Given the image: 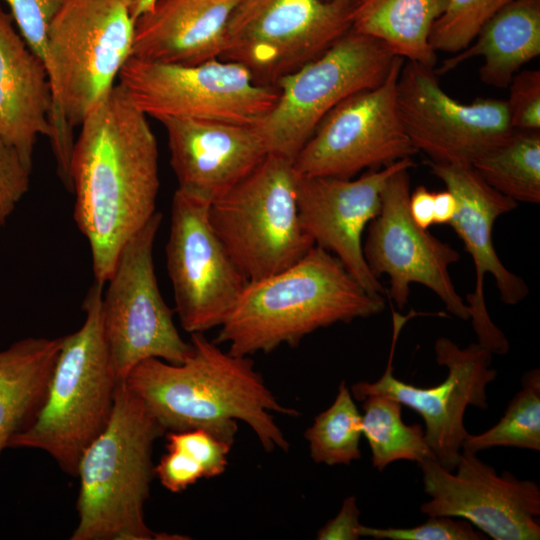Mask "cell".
<instances>
[{
    "instance_id": "d6986e66",
    "label": "cell",
    "mask_w": 540,
    "mask_h": 540,
    "mask_svg": "<svg viewBox=\"0 0 540 540\" xmlns=\"http://www.w3.org/2000/svg\"><path fill=\"white\" fill-rule=\"evenodd\" d=\"M414 165L412 158H405L355 180L297 173V207L304 231L315 245L336 256L374 296H383L386 289L367 265L363 232L380 212L387 179L397 170Z\"/></svg>"
},
{
    "instance_id": "ffe728a7",
    "label": "cell",
    "mask_w": 540,
    "mask_h": 540,
    "mask_svg": "<svg viewBox=\"0 0 540 540\" xmlns=\"http://www.w3.org/2000/svg\"><path fill=\"white\" fill-rule=\"evenodd\" d=\"M178 190L211 204L269 154L255 126L164 117Z\"/></svg>"
},
{
    "instance_id": "836d02e7",
    "label": "cell",
    "mask_w": 540,
    "mask_h": 540,
    "mask_svg": "<svg viewBox=\"0 0 540 540\" xmlns=\"http://www.w3.org/2000/svg\"><path fill=\"white\" fill-rule=\"evenodd\" d=\"M506 100L514 130H540V70L524 69L514 75Z\"/></svg>"
},
{
    "instance_id": "9a60e30c",
    "label": "cell",
    "mask_w": 540,
    "mask_h": 540,
    "mask_svg": "<svg viewBox=\"0 0 540 540\" xmlns=\"http://www.w3.org/2000/svg\"><path fill=\"white\" fill-rule=\"evenodd\" d=\"M438 77L434 67L404 61L397 80L401 120L417 152L428 160L471 165L514 130L507 102H459L442 89Z\"/></svg>"
},
{
    "instance_id": "9c48e42d",
    "label": "cell",
    "mask_w": 540,
    "mask_h": 540,
    "mask_svg": "<svg viewBox=\"0 0 540 540\" xmlns=\"http://www.w3.org/2000/svg\"><path fill=\"white\" fill-rule=\"evenodd\" d=\"M117 84L147 117L257 125L274 107L278 90L257 83L242 65L215 59L179 65L131 56Z\"/></svg>"
},
{
    "instance_id": "60d3db41",
    "label": "cell",
    "mask_w": 540,
    "mask_h": 540,
    "mask_svg": "<svg viewBox=\"0 0 540 540\" xmlns=\"http://www.w3.org/2000/svg\"><path fill=\"white\" fill-rule=\"evenodd\" d=\"M347 1H349L350 3H352V4L354 5V4H355L356 2H358L359 0H347Z\"/></svg>"
},
{
    "instance_id": "44dd1931",
    "label": "cell",
    "mask_w": 540,
    "mask_h": 540,
    "mask_svg": "<svg viewBox=\"0 0 540 540\" xmlns=\"http://www.w3.org/2000/svg\"><path fill=\"white\" fill-rule=\"evenodd\" d=\"M242 0H158L135 21L132 56L197 65L220 59L226 28Z\"/></svg>"
},
{
    "instance_id": "4316f807",
    "label": "cell",
    "mask_w": 540,
    "mask_h": 540,
    "mask_svg": "<svg viewBox=\"0 0 540 540\" xmlns=\"http://www.w3.org/2000/svg\"><path fill=\"white\" fill-rule=\"evenodd\" d=\"M362 402V435L370 446L374 468L382 472L397 460L418 463L426 455H432L423 426L404 423L402 404L378 394L369 395Z\"/></svg>"
},
{
    "instance_id": "30bf717a",
    "label": "cell",
    "mask_w": 540,
    "mask_h": 540,
    "mask_svg": "<svg viewBox=\"0 0 540 540\" xmlns=\"http://www.w3.org/2000/svg\"><path fill=\"white\" fill-rule=\"evenodd\" d=\"M352 7L347 0H242L228 20L220 59L274 86L351 29Z\"/></svg>"
},
{
    "instance_id": "5bb4252c",
    "label": "cell",
    "mask_w": 540,
    "mask_h": 540,
    "mask_svg": "<svg viewBox=\"0 0 540 540\" xmlns=\"http://www.w3.org/2000/svg\"><path fill=\"white\" fill-rule=\"evenodd\" d=\"M209 205L178 189L172 198L167 270L174 312L190 334L220 327L249 282L214 232Z\"/></svg>"
},
{
    "instance_id": "f546056e",
    "label": "cell",
    "mask_w": 540,
    "mask_h": 540,
    "mask_svg": "<svg viewBox=\"0 0 540 540\" xmlns=\"http://www.w3.org/2000/svg\"><path fill=\"white\" fill-rule=\"evenodd\" d=\"M514 0H448L434 23L430 45L435 51L455 54L466 48L497 12Z\"/></svg>"
},
{
    "instance_id": "4fadbf2b",
    "label": "cell",
    "mask_w": 540,
    "mask_h": 540,
    "mask_svg": "<svg viewBox=\"0 0 540 540\" xmlns=\"http://www.w3.org/2000/svg\"><path fill=\"white\" fill-rule=\"evenodd\" d=\"M404 61L396 56L379 85L349 96L327 113L293 161L299 175L349 179L418 153L397 103Z\"/></svg>"
},
{
    "instance_id": "8992f818",
    "label": "cell",
    "mask_w": 540,
    "mask_h": 540,
    "mask_svg": "<svg viewBox=\"0 0 540 540\" xmlns=\"http://www.w3.org/2000/svg\"><path fill=\"white\" fill-rule=\"evenodd\" d=\"M102 290L96 281L89 288L84 323L62 336L43 404L9 445L46 452L74 477L83 453L108 424L119 383L104 337Z\"/></svg>"
},
{
    "instance_id": "83f0119b",
    "label": "cell",
    "mask_w": 540,
    "mask_h": 540,
    "mask_svg": "<svg viewBox=\"0 0 540 540\" xmlns=\"http://www.w3.org/2000/svg\"><path fill=\"white\" fill-rule=\"evenodd\" d=\"M304 436L315 463L349 465L361 458L362 415L344 380L333 403L314 418Z\"/></svg>"
},
{
    "instance_id": "ba28073f",
    "label": "cell",
    "mask_w": 540,
    "mask_h": 540,
    "mask_svg": "<svg viewBox=\"0 0 540 540\" xmlns=\"http://www.w3.org/2000/svg\"><path fill=\"white\" fill-rule=\"evenodd\" d=\"M395 57L379 40L350 29L319 57L280 78L274 107L255 125L268 153L293 162L327 113L379 85Z\"/></svg>"
},
{
    "instance_id": "1f68e13d",
    "label": "cell",
    "mask_w": 540,
    "mask_h": 540,
    "mask_svg": "<svg viewBox=\"0 0 540 540\" xmlns=\"http://www.w3.org/2000/svg\"><path fill=\"white\" fill-rule=\"evenodd\" d=\"M28 47L44 62L47 33L51 22L67 0H4Z\"/></svg>"
},
{
    "instance_id": "7402d4cb",
    "label": "cell",
    "mask_w": 540,
    "mask_h": 540,
    "mask_svg": "<svg viewBox=\"0 0 540 540\" xmlns=\"http://www.w3.org/2000/svg\"><path fill=\"white\" fill-rule=\"evenodd\" d=\"M51 110L46 66L0 4V132L30 170L37 139L50 136Z\"/></svg>"
},
{
    "instance_id": "d6a6232c",
    "label": "cell",
    "mask_w": 540,
    "mask_h": 540,
    "mask_svg": "<svg viewBox=\"0 0 540 540\" xmlns=\"http://www.w3.org/2000/svg\"><path fill=\"white\" fill-rule=\"evenodd\" d=\"M166 440L167 447L190 455L201 466L204 478L217 477L225 472L232 444L212 433L204 429L169 431Z\"/></svg>"
},
{
    "instance_id": "4dcf8cb0",
    "label": "cell",
    "mask_w": 540,
    "mask_h": 540,
    "mask_svg": "<svg viewBox=\"0 0 540 540\" xmlns=\"http://www.w3.org/2000/svg\"><path fill=\"white\" fill-rule=\"evenodd\" d=\"M360 535L376 540H483L488 538L476 531L467 520L449 516H429L425 523L410 528H375L361 525Z\"/></svg>"
},
{
    "instance_id": "7c38bea8",
    "label": "cell",
    "mask_w": 540,
    "mask_h": 540,
    "mask_svg": "<svg viewBox=\"0 0 540 540\" xmlns=\"http://www.w3.org/2000/svg\"><path fill=\"white\" fill-rule=\"evenodd\" d=\"M393 334L386 369L375 382L359 381L350 391L357 401L369 395H384L416 411L423 419L426 443L437 462L454 471L468 431L464 414L468 406L488 408L486 388L497 377L491 367L493 353L483 345L471 343L460 348L447 337L435 342L436 362L447 368L443 382L432 387H418L399 380L394 375L393 360L401 330L409 319L432 313L407 315L392 311Z\"/></svg>"
},
{
    "instance_id": "ac0fdd59",
    "label": "cell",
    "mask_w": 540,
    "mask_h": 540,
    "mask_svg": "<svg viewBox=\"0 0 540 540\" xmlns=\"http://www.w3.org/2000/svg\"><path fill=\"white\" fill-rule=\"evenodd\" d=\"M425 164L457 202L456 213L449 225L462 240L475 266V288L466 296V304L478 343L493 354H506L510 348L509 341L488 313L483 288L485 275L490 274L504 304L517 305L529 294L525 281L504 266L492 240L496 220L514 210L518 203L488 185L470 164L440 163L428 159Z\"/></svg>"
},
{
    "instance_id": "603a6c76",
    "label": "cell",
    "mask_w": 540,
    "mask_h": 540,
    "mask_svg": "<svg viewBox=\"0 0 540 540\" xmlns=\"http://www.w3.org/2000/svg\"><path fill=\"white\" fill-rule=\"evenodd\" d=\"M540 54V0H514L497 12L463 50L445 59L438 68L444 75L482 57L480 80L495 88H508L522 67Z\"/></svg>"
},
{
    "instance_id": "52a82bcc",
    "label": "cell",
    "mask_w": 540,
    "mask_h": 540,
    "mask_svg": "<svg viewBox=\"0 0 540 540\" xmlns=\"http://www.w3.org/2000/svg\"><path fill=\"white\" fill-rule=\"evenodd\" d=\"M297 177L292 161L269 153L209 205L214 232L249 282L285 270L315 245L300 222Z\"/></svg>"
},
{
    "instance_id": "f1b7e54d",
    "label": "cell",
    "mask_w": 540,
    "mask_h": 540,
    "mask_svg": "<svg viewBox=\"0 0 540 540\" xmlns=\"http://www.w3.org/2000/svg\"><path fill=\"white\" fill-rule=\"evenodd\" d=\"M540 451V370L521 379V389L508 403L498 423L480 434L468 433L462 448L477 453L493 447Z\"/></svg>"
},
{
    "instance_id": "2e32d148",
    "label": "cell",
    "mask_w": 540,
    "mask_h": 540,
    "mask_svg": "<svg viewBox=\"0 0 540 540\" xmlns=\"http://www.w3.org/2000/svg\"><path fill=\"white\" fill-rule=\"evenodd\" d=\"M410 168L394 172L382 189L380 212L367 226L365 260L378 279L388 275V296L398 309L407 304L410 285L419 283L433 291L448 312L467 321L469 308L449 274V267L460 260V254L411 218Z\"/></svg>"
},
{
    "instance_id": "e0dca14e",
    "label": "cell",
    "mask_w": 540,
    "mask_h": 540,
    "mask_svg": "<svg viewBox=\"0 0 540 540\" xmlns=\"http://www.w3.org/2000/svg\"><path fill=\"white\" fill-rule=\"evenodd\" d=\"M418 466L424 492L431 497L421 505V513L465 519L494 540L540 539V488L535 481L520 480L509 471L498 475L465 448L456 473L431 454Z\"/></svg>"
},
{
    "instance_id": "3957f363",
    "label": "cell",
    "mask_w": 540,
    "mask_h": 540,
    "mask_svg": "<svg viewBox=\"0 0 540 540\" xmlns=\"http://www.w3.org/2000/svg\"><path fill=\"white\" fill-rule=\"evenodd\" d=\"M384 309L383 296L368 293L336 256L314 245L285 270L248 282L214 341L238 356L269 353Z\"/></svg>"
},
{
    "instance_id": "277c9868",
    "label": "cell",
    "mask_w": 540,
    "mask_h": 540,
    "mask_svg": "<svg viewBox=\"0 0 540 540\" xmlns=\"http://www.w3.org/2000/svg\"><path fill=\"white\" fill-rule=\"evenodd\" d=\"M134 25L120 0H67L49 26L44 55L52 91L49 140L69 191L73 128L117 84L132 56Z\"/></svg>"
},
{
    "instance_id": "ab89813d",
    "label": "cell",
    "mask_w": 540,
    "mask_h": 540,
    "mask_svg": "<svg viewBox=\"0 0 540 540\" xmlns=\"http://www.w3.org/2000/svg\"><path fill=\"white\" fill-rule=\"evenodd\" d=\"M128 10L134 22L149 12L158 0H120Z\"/></svg>"
},
{
    "instance_id": "6da1fadb",
    "label": "cell",
    "mask_w": 540,
    "mask_h": 540,
    "mask_svg": "<svg viewBox=\"0 0 540 540\" xmlns=\"http://www.w3.org/2000/svg\"><path fill=\"white\" fill-rule=\"evenodd\" d=\"M80 127L70 162L74 219L90 246L94 281L104 285L123 246L156 212L158 145L148 117L118 84Z\"/></svg>"
},
{
    "instance_id": "f35d334b",
    "label": "cell",
    "mask_w": 540,
    "mask_h": 540,
    "mask_svg": "<svg viewBox=\"0 0 540 540\" xmlns=\"http://www.w3.org/2000/svg\"><path fill=\"white\" fill-rule=\"evenodd\" d=\"M456 209V199L449 190L434 193V224L449 225L456 213Z\"/></svg>"
},
{
    "instance_id": "e575fe53",
    "label": "cell",
    "mask_w": 540,
    "mask_h": 540,
    "mask_svg": "<svg viewBox=\"0 0 540 540\" xmlns=\"http://www.w3.org/2000/svg\"><path fill=\"white\" fill-rule=\"evenodd\" d=\"M31 170L0 132V229L28 192Z\"/></svg>"
},
{
    "instance_id": "8d00e7d4",
    "label": "cell",
    "mask_w": 540,
    "mask_h": 540,
    "mask_svg": "<svg viewBox=\"0 0 540 540\" xmlns=\"http://www.w3.org/2000/svg\"><path fill=\"white\" fill-rule=\"evenodd\" d=\"M360 510L356 497L348 496L344 499L338 514L329 520L317 532L318 540H358L361 523Z\"/></svg>"
},
{
    "instance_id": "7a4b0ae2",
    "label": "cell",
    "mask_w": 540,
    "mask_h": 540,
    "mask_svg": "<svg viewBox=\"0 0 540 540\" xmlns=\"http://www.w3.org/2000/svg\"><path fill=\"white\" fill-rule=\"evenodd\" d=\"M190 335L192 352L183 363L146 359L123 380L128 389L166 432L204 429L233 445L241 421L265 451H288L272 413L296 417L299 412L279 403L250 356L223 351L204 333Z\"/></svg>"
},
{
    "instance_id": "8fae6325",
    "label": "cell",
    "mask_w": 540,
    "mask_h": 540,
    "mask_svg": "<svg viewBox=\"0 0 540 540\" xmlns=\"http://www.w3.org/2000/svg\"><path fill=\"white\" fill-rule=\"evenodd\" d=\"M161 220L156 211L126 242L102 295L104 337L119 381L146 359L181 364L192 352L191 342L182 339L174 324V311L162 298L155 275L153 245Z\"/></svg>"
},
{
    "instance_id": "d590c367",
    "label": "cell",
    "mask_w": 540,
    "mask_h": 540,
    "mask_svg": "<svg viewBox=\"0 0 540 540\" xmlns=\"http://www.w3.org/2000/svg\"><path fill=\"white\" fill-rule=\"evenodd\" d=\"M154 473L162 486L173 493H180L204 478L201 466L190 455L169 447L154 466Z\"/></svg>"
},
{
    "instance_id": "5b68a950",
    "label": "cell",
    "mask_w": 540,
    "mask_h": 540,
    "mask_svg": "<svg viewBox=\"0 0 540 540\" xmlns=\"http://www.w3.org/2000/svg\"><path fill=\"white\" fill-rule=\"evenodd\" d=\"M164 434L144 402L119 381L108 424L79 462L78 523L70 540L183 539L155 533L144 516L155 476L153 447Z\"/></svg>"
},
{
    "instance_id": "484cf974",
    "label": "cell",
    "mask_w": 540,
    "mask_h": 540,
    "mask_svg": "<svg viewBox=\"0 0 540 540\" xmlns=\"http://www.w3.org/2000/svg\"><path fill=\"white\" fill-rule=\"evenodd\" d=\"M484 181L514 201L540 202V130H513L471 164Z\"/></svg>"
},
{
    "instance_id": "cb8c5ba5",
    "label": "cell",
    "mask_w": 540,
    "mask_h": 540,
    "mask_svg": "<svg viewBox=\"0 0 540 540\" xmlns=\"http://www.w3.org/2000/svg\"><path fill=\"white\" fill-rule=\"evenodd\" d=\"M62 337H27L0 350V457L47 394Z\"/></svg>"
},
{
    "instance_id": "74e56055",
    "label": "cell",
    "mask_w": 540,
    "mask_h": 540,
    "mask_svg": "<svg viewBox=\"0 0 540 540\" xmlns=\"http://www.w3.org/2000/svg\"><path fill=\"white\" fill-rule=\"evenodd\" d=\"M434 192L425 186H418L409 196L408 208L413 221L421 228L428 229L434 224Z\"/></svg>"
},
{
    "instance_id": "d4e9b609",
    "label": "cell",
    "mask_w": 540,
    "mask_h": 540,
    "mask_svg": "<svg viewBox=\"0 0 540 540\" xmlns=\"http://www.w3.org/2000/svg\"><path fill=\"white\" fill-rule=\"evenodd\" d=\"M448 0H359L350 13L351 29L373 37L398 57L434 67L430 45L434 23Z\"/></svg>"
}]
</instances>
